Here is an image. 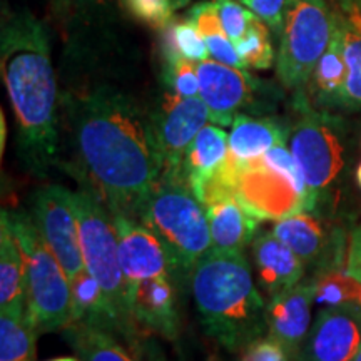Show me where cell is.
<instances>
[{
  "label": "cell",
  "instance_id": "1",
  "mask_svg": "<svg viewBox=\"0 0 361 361\" xmlns=\"http://www.w3.org/2000/svg\"><path fill=\"white\" fill-rule=\"evenodd\" d=\"M61 106L71 173L112 216L139 219L164 171L152 116L111 84L71 90L62 96Z\"/></svg>",
  "mask_w": 361,
  "mask_h": 361
},
{
  "label": "cell",
  "instance_id": "2",
  "mask_svg": "<svg viewBox=\"0 0 361 361\" xmlns=\"http://www.w3.org/2000/svg\"><path fill=\"white\" fill-rule=\"evenodd\" d=\"M0 74L16 116L22 164L45 178L57 164L61 101L47 30L30 12L4 11Z\"/></svg>",
  "mask_w": 361,
  "mask_h": 361
},
{
  "label": "cell",
  "instance_id": "3",
  "mask_svg": "<svg viewBox=\"0 0 361 361\" xmlns=\"http://www.w3.org/2000/svg\"><path fill=\"white\" fill-rule=\"evenodd\" d=\"M191 288L206 335L228 351H241L268 331V305L243 252L211 247L194 266Z\"/></svg>",
  "mask_w": 361,
  "mask_h": 361
},
{
  "label": "cell",
  "instance_id": "4",
  "mask_svg": "<svg viewBox=\"0 0 361 361\" xmlns=\"http://www.w3.org/2000/svg\"><path fill=\"white\" fill-rule=\"evenodd\" d=\"M139 221L161 239L173 264V274L192 273L197 261L213 247L206 207L184 174H161L144 202Z\"/></svg>",
  "mask_w": 361,
  "mask_h": 361
},
{
  "label": "cell",
  "instance_id": "5",
  "mask_svg": "<svg viewBox=\"0 0 361 361\" xmlns=\"http://www.w3.org/2000/svg\"><path fill=\"white\" fill-rule=\"evenodd\" d=\"M74 197L85 269L101 284L116 316L119 336L134 346L137 324L130 313L129 283L121 266L114 218L107 206L89 189L82 188L74 192Z\"/></svg>",
  "mask_w": 361,
  "mask_h": 361
},
{
  "label": "cell",
  "instance_id": "6",
  "mask_svg": "<svg viewBox=\"0 0 361 361\" xmlns=\"http://www.w3.org/2000/svg\"><path fill=\"white\" fill-rule=\"evenodd\" d=\"M25 259L27 311L39 333L64 331L71 326L72 291L64 268L40 236L32 216L2 211Z\"/></svg>",
  "mask_w": 361,
  "mask_h": 361
},
{
  "label": "cell",
  "instance_id": "7",
  "mask_svg": "<svg viewBox=\"0 0 361 361\" xmlns=\"http://www.w3.org/2000/svg\"><path fill=\"white\" fill-rule=\"evenodd\" d=\"M296 121L288 128V146L303 173L308 191V211L328 192L345 168V146L336 117L311 106L305 90L295 92Z\"/></svg>",
  "mask_w": 361,
  "mask_h": 361
},
{
  "label": "cell",
  "instance_id": "8",
  "mask_svg": "<svg viewBox=\"0 0 361 361\" xmlns=\"http://www.w3.org/2000/svg\"><path fill=\"white\" fill-rule=\"evenodd\" d=\"M335 12L326 0H288L279 32L276 74L288 90H305L333 39Z\"/></svg>",
  "mask_w": 361,
  "mask_h": 361
},
{
  "label": "cell",
  "instance_id": "9",
  "mask_svg": "<svg viewBox=\"0 0 361 361\" xmlns=\"http://www.w3.org/2000/svg\"><path fill=\"white\" fill-rule=\"evenodd\" d=\"M223 171L234 194L259 221H281L306 211V196L291 179L273 171L261 161H239L228 154Z\"/></svg>",
  "mask_w": 361,
  "mask_h": 361
},
{
  "label": "cell",
  "instance_id": "10",
  "mask_svg": "<svg viewBox=\"0 0 361 361\" xmlns=\"http://www.w3.org/2000/svg\"><path fill=\"white\" fill-rule=\"evenodd\" d=\"M30 207L45 245L64 268L69 281H74L85 271L74 192L59 184H47L34 192Z\"/></svg>",
  "mask_w": 361,
  "mask_h": 361
},
{
  "label": "cell",
  "instance_id": "11",
  "mask_svg": "<svg viewBox=\"0 0 361 361\" xmlns=\"http://www.w3.org/2000/svg\"><path fill=\"white\" fill-rule=\"evenodd\" d=\"M154 129L157 144L164 162L162 173L183 174L184 157L196 135L201 133L209 119V111L202 99L179 97L166 92L156 114Z\"/></svg>",
  "mask_w": 361,
  "mask_h": 361
},
{
  "label": "cell",
  "instance_id": "12",
  "mask_svg": "<svg viewBox=\"0 0 361 361\" xmlns=\"http://www.w3.org/2000/svg\"><path fill=\"white\" fill-rule=\"evenodd\" d=\"M361 348V308H323L311 324L296 361H353Z\"/></svg>",
  "mask_w": 361,
  "mask_h": 361
},
{
  "label": "cell",
  "instance_id": "13",
  "mask_svg": "<svg viewBox=\"0 0 361 361\" xmlns=\"http://www.w3.org/2000/svg\"><path fill=\"white\" fill-rule=\"evenodd\" d=\"M200 78V97L209 111L211 123L218 126H233L234 119L255 99L258 85L246 69L226 66L214 59L197 62Z\"/></svg>",
  "mask_w": 361,
  "mask_h": 361
},
{
  "label": "cell",
  "instance_id": "14",
  "mask_svg": "<svg viewBox=\"0 0 361 361\" xmlns=\"http://www.w3.org/2000/svg\"><path fill=\"white\" fill-rule=\"evenodd\" d=\"M201 202L206 207L213 247L228 252H243L255 238L259 219L243 206L234 189L218 174L207 183Z\"/></svg>",
  "mask_w": 361,
  "mask_h": 361
},
{
  "label": "cell",
  "instance_id": "15",
  "mask_svg": "<svg viewBox=\"0 0 361 361\" xmlns=\"http://www.w3.org/2000/svg\"><path fill=\"white\" fill-rule=\"evenodd\" d=\"M112 218L119 241L121 266L129 283V293L144 279L173 276L168 251L146 224L124 214H116Z\"/></svg>",
  "mask_w": 361,
  "mask_h": 361
},
{
  "label": "cell",
  "instance_id": "16",
  "mask_svg": "<svg viewBox=\"0 0 361 361\" xmlns=\"http://www.w3.org/2000/svg\"><path fill=\"white\" fill-rule=\"evenodd\" d=\"M273 233L305 264L318 266V274L329 269H340L343 236L338 231L329 233L323 221L310 214V211H301L290 218L276 221Z\"/></svg>",
  "mask_w": 361,
  "mask_h": 361
},
{
  "label": "cell",
  "instance_id": "17",
  "mask_svg": "<svg viewBox=\"0 0 361 361\" xmlns=\"http://www.w3.org/2000/svg\"><path fill=\"white\" fill-rule=\"evenodd\" d=\"M314 303V279L301 281L291 290L271 298L266 308L268 335L281 343L293 360H298L301 345L311 328V306Z\"/></svg>",
  "mask_w": 361,
  "mask_h": 361
},
{
  "label": "cell",
  "instance_id": "18",
  "mask_svg": "<svg viewBox=\"0 0 361 361\" xmlns=\"http://www.w3.org/2000/svg\"><path fill=\"white\" fill-rule=\"evenodd\" d=\"M129 301L130 313L139 328L168 340L178 338L179 314L171 276L149 278L135 284L129 293Z\"/></svg>",
  "mask_w": 361,
  "mask_h": 361
},
{
  "label": "cell",
  "instance_id": "19",
  "mask_svg": "<svg viewBox=\"0 0 361 361\" xmlns=\"http://www.w3.org/2000/svg\"><path fill=\"white\" fill-rule=\"evenodd\" d=\"M252 263L258 284L271 298L291 290L305 276L306 264L273 231L252 241Z\"/></svg>",
  "mask_w": 361,
  "mask_h": 361
},
{
  "label": "cell",
  "instance_id": "20",
  "mask_svg": "<svg viewBox=\"0 0 361 361\" xmlns=\"http://www.w3.org/2000/svg\"><path fill=\"white\" fill-rule=\"evenodd\" d=\"M229 154V134L218 126H204L184 157L183 174L201 201L211 179L218 174Z\"/></svg>",
  "mask_w": 361,
  "mask_h": 361
},
{
  "label": "cell",
  "instance_id": "21",
  "mask_svg": "<svg viewBox=\"0 0 361 361\" xmlns=\"http://www.w3.org/2000/svg\"><path fill=\"white\" fill-rule=\"evenodd\" d=\"M346 74H348V69H346L345 61L343 29L336 17L331 42L316 64L308 82L314 106L322 109H343Z\"/></svg>",
  "mask_w": 361,
  "mask_h": 361
},
{
  "label": "cell",
  "instance_id": "22",
  "mask_svg": "<svg viewBox=\"0 0 361 361\" xmlns=\"http://www.w3.org/2000/svg\"><path fill=\"white\" fill-rule=\"evenodd\" d=\"M27 310L25 259L8 221L0 219V311Z\"/></svg>",
  "mask_w": 361,
  "mask_h": 361
},
{
  "label": "cell",
  "instance_id": "23",
  "mask_svg": "<svg viewBox=\"0 0 361 361\" xmlns=\"http://www.w3.org/2000/svg\"><path fill=\"white\" fill-rule=\"evenodd\" d=\"M286 139L288 128L274 119L238 114L229 133V156L239 161L256 159Z\"/></svg>",
  "mask_w": 361,
  "mask_h": 361
},
{
  "label": "cell",
  "instance_id": "24",
  "mask_svg": "<svg viewBox=\"0 0 361 361\" xmlns=\"http://www.w3.org/2000/svg\"><path fill=\"white\" fill-rule=\"evenodd\" d=\"M72 291V323H82L89 326H97L119 336L116 316L104 295L101 284L87 269L71 281Z\"/></svg>",
  "mask_w": 361,
  "mask_h": 361
},
{
  "label": "cell",
  "instance_id": "25",
  "mask_svg": "<svg viewBox=\"0 0 361 361\" xmlns=\"http://www.w3.org/2000/svg\"><path fill=\"white\" fill-rule=\"evenodd\" d=\"M62 335L80 361H139V356L126 348L119 338L102 328L74 323Z\"/></svg>",
  "mask_w": 361,
  "mask_h": 361
},
{
  "label": "cell",
  "instance_id": "26",
  "mask_svg": "<svg viewBox=\"0 0 361 361\" xmlns=\"http://www.w3.org/2000/svg\"><path fill=\"white\" fill-rule=\"evenodd\" d=\"M186 17L200 30L211 59L223 62L226 66L246 69V66L243 64L241 57H239L236 51V45L224 32L216 2L194 4V7L189 8Z\"/></svg>",
  "mask_w": 361,
  "mask_h": 361
},
{
  "label": "cell",
  "instance_id": "27",
  "mask_svg": "<svg viewBox=\"0 0 361 361\" xmlns=\"http://www.w3.org/2000/svg\"><path fill=\"white\" fill-rule=\"evenodd\" d=\"M39 329L29 311L0 313V361H35Z\"/></svg>",
  "mask_w": 361,
  "mask_h": 361
},
{
  "label": "cell",
  "instance_id": "28",
  "mask_svg": "<svg viewBox=\"0 0 361 361\" xmlns=\"http://www.w3.org/2000/svg\"><path fill=\"white\" fill-rule=\"evenodd\" d=\"M343 29L346 61V84L343 109L361 111V7L350 12H335Z\"/></svg>",
  "mask_w": 361,
  "mask_h": 361
},
{
  "label": "cell",
  "instance_id": "29",
  "mask_svg": "<svg viewBox=\"0 0 361 361\" xmlns=\"http://www.w3.org/2000/svg\"><path fill=\"white\" fill-rule=\"evenodd\" d=\"M161 56L162 62H173L180 57L191 62H202L209 59V51L200 30L188 17H174L164 29H161Z\"/></svg>",
  "mask_w": 361,
  "mask_h": 361
},
{
  "label": "cell",
  "instance_id": "30",
  "mask_svg": "<svg viewBox=\"0 0 361 361\" xmlns=\"http://www.w3.org/2000/svg\"><path fill=\"white\" fill-rule=\"evenodd\" d=\"M314 303L322 308H361V283L341 269L318 274L314 278Z\"/></svg>",
  "mask_w": 361,
  "mask_h": 361
},
{
  "label": "cell",
  "instance_id": "31",
  "mask_svg": "<svg viewBox=\"0 0 361 361\" xmlns=\"http://www.w3.org/2000/svg\"><path fill=\"white\" fill-rule=\"evenodd\" d=\"M234 45L246 69L266 71L273 66L274 49L271 42V29L259 17H252L246 34Z\"/></svg>",
  "mask_w": 361,
  "mask_h": 361
},
{
  "label": "cell",
  "instance_id": "32",
  "mask_svg": "<svg viewBox=\"0 0 361 361\" xmlns=\"http://www.w3.org/2000/svg\"><path fill=\"white\" fill-rule=\"evenodd\" d=\"M189 0H124L130 16L154 29H164L174 19L176 11L184 7Z\"/></svg>",
  "mask_w": 361,
  "mask_h": 361
},
{
  "label": "cell",
  "instance_id": "33",
  "mask_svg": "<svg viewBox=\"0 0 361 361\" xmlns=\"http://www.w3.org/2000/svg\"><path fill=\"white\" fill-rule=\"evenodd\" d=\"M162 79L169 92L179 97L200 96V78L191 61L180 57L173 62H162Z\"/></svg>",
  "mask_w": 361,
  "mask_h": 361
},
{
  "label": "cell",
  "instance_id": "34",
  "mask_svg": "<svg viewBox=\"0 0 361 361\" xmlns=\"http://www.w3.org/2000/svg\"><path fill=\"white\" fill-rule=\"evenodd\" d=\"M261 161L264 162L268 168L276 171L279 174H284L288 179H291L296 184V188L306 196V211H308V191H306V183L301 173L300 166L293 156V152L286 147V142H279L273 146L261 156Z\"/></svg>",
  "mask_w": 361,
  "mask_h": 361
},
{
  "label": "cell",
  "instance_id": "35",
  "mask_svg": "<svg viewBox=\"0 0 361 361\" xmlns=\"http://www.w3.org/2000/svg\"><path fill=\"white\" fill-rule=\"evenodd\" d=\"M214 2L218 6L219 19L226 35L236 44L246 34L255 13L246 6H243L239 0H214Z\"/></svg>",
  "mask_w": 361,
  "mask_h": 361
},
{
  "label": "cell",
  "instance_id": "36",
  "mask_svg": "<svg viewBox=\"0 0 361 361\" xmlns=\"http://www.w3.org/2000/svg\"><path fill=\"white\" fill-rule=\"evenodd\" d=\"M239 361H295L284 350L281 343L269 335L261 336L245 346L239 355Z\"/></svg>",
  "mask_w": 361,
  "mask_h": 361
},
{
  "label": "cell",
  "instance_id": "37",
  "mask_svg": "<svg viewBox=\"0 0 361 361\" xmlns=\"http://www.w3.org/2000/svg\"><path fill=\"white\" fill-rule=\"evenodd\" d=\"M239 2L250 8L256 17H259L274 34L281 32L288 0H239Z\"/></svg>",
  "mask_w": 361,
  "mask_h": 361
},
{
  "label": "cell",
  "instance_id": "38",
  "mask_svg": "<svg viewBox=\"0 0 361 361\" xmlns=\"http://www.w3.org/2000/svg\"><path fill=\"white\" fill-rule=\"evenodd\" d=\"M109 2L111 0H61V6L64 7V13H69L72 19H89L92 13L109 6Z\"/></svg>",
  "mask_w": 361,
  "mask_h": 361
},
{
  "label": "cell",
  "instance_id": "39",
  "mask_svg": "<svg viewBox=\"0 0 361 361\" xmlns=\"http://www.w3.org/2000/svg\"><path fill=\"white\" fill-rule=\"evenodd\" d=\"M345 271L361 283V224L351 234Z\"/></svg>",
  "mask_w": 361,
  "mask_h": 361
},
{
  "label": "cell",
  "instance_id": "40",
  "mask_svg": "<svg viewBox=\"0 0 361 361\" xmlns=\"http://www.w3.org/2000/svg\"><path fill=\"white\" fill-rule=\"evenodd\" d=\"M333 6H335V12H348L351 8L360 7L361 0H331Z\"/></svg>",
  "mask_w": 361,
  "mask_h": 361
},
{
  "label": "cell",
  "instance_id": "41",
  "mask_svg": "<svg viewBox=\"0 0 361 361\" xmlns=\"http://www.w3.org/2000/svg\"><path fill=\"white\" fill-rule=\"evenodd\" d=\"M6 151V114L0 112V152Z\"/></svg>",
  "mask_w": 361,
  "mask_h": 361
},
{
  "label": "cell",
  "instance_id": "42",
  "mask_svg": "<svg viewBox=\"0 0 361 361\" xmlns=\"http://www.w3.org/2000/svg\"><path fill=\"white\" fill-rule=\"evenodd\" d=\"M47 361H80V360L75 358V356H61V358H52Z\"/></svg>",
  "mask_w": 361,
  "mask_h": 361
},
{
  "label": "cell",
  "instance_id": "43",
  "mask_svg": "<svg viewBox=\"0 0 361 361\" xmlns=\"http://www.w3.org/2000/svg\"><path fill=\"white\" fill-rule=\"evenodd\" d=\"M356 180H358V186L361 188V162L358 164V169H356Z\"/></svg>",
  "mask_w": 361,
  "mask_h": 361
},
{
  "label": "cell",
  "instance_id": "44",
  "mask_svg": "<svg viewBox=\"0 0 361 361\" xmlns=\"http://www.w3.org/2000/svg\"><path fill=\"white\" fill-rule=\"evenodd\" d=\"M353 361H361V348L358 350V353H356V356L353 358Z\"/></svg>",
  "mask_w": 361,
  "mask_h": 361
}]
</instances>
